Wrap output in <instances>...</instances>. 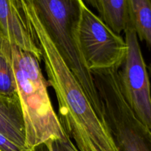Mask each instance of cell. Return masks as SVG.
I'll return each instance as SVG.
<instances>
[{"label": "cell", "instance_id": "1", "mask_svg": "<svg viewBox=\"0 0 151 151\" xmlns=\"http://www.w3.org/2000/svg\"><path fill=\"white\" fill-rule=\"evenodd\" d=\"M36 36L48 85L55 91L58 118L80 151H119L109 128L99 116L82 86L48 35L30 0H21Z\"/></svg>", "mask_w": 151, "mask_h": 151}, {"label": "cell", "instance_id": "13", "mask_svg": "<svg viewBox=\"0 0 151 151\" xmlns=\"http://www.w3.org/2000/svg\"><path fill=\"white\" fill-rule=\"evenodd\" d=\"M83 1L86 5L88 4V5L91 6L93 8L97 10V1H96V0H83Z\"/></svg>", "mask_w": 151, "mask_h": 151}, {"label": "cell", "instance_id": "9", "mask_svg": "<svg viewBox=\"0 0 151 151\" xmlns=\"http://www.w3.org/2000/svg\"><path fill=\"white\" fill-rule=\"evenodd\" d=\"M127 9L128 22L151 50V0H127Z\"/></svg>", "mask_w": 151, "mask_h": 151}, {"label": "cell", "instance_id": "15", "mask_svg": "<svg viewBox=\"0 0 151 151\" xmlns=\"http://www.w3.org/2000/svg\"><path fill=\"white\" fill-rule=\"evenodd\" d=\"M0 33H1V32H0Z\"/></svg>", "mask_w": 151, "mask_h": 151}, {"label": "cell", "instance_id": "5", "mask_svg": "<svg viewBox=\"0 0 151 151\" xmlns=\"http://www.w3.org/2000/svg\"><path fill=\"white\" fill-rule=\"evenodd\" d=\"M78 39L90 72L121 69L127 52L125 38L114 32L86 4L82 7Z\"/></svg>", "mask_w": 151, "mask_h": 151}, {"label": "cell", "instance_id": "14", "mask_svg": "<svg viewBox=\"0 0 151 151\" xmlns=\"http://www.w3.org/2000/svg\"><path fill=\"white\" fill-rule=\"evenodd\" d=\"M147 71H148V73H149V76L151 78V63L149 64V66H147Z\"/></svg>", "mask_w": 151, "mask_h": 151}, {"label": "cell", "instance_id": "4", "mask_svg": "<svg viewBox=\"0 0 151 151\" xmlns=\"http://www.w3.org/2000/svg\"><path fill=\"white\" fill-rule=\"evenodd\" d=\"M106 124L119 151H151V131L137 117L125 100L119 69L91 72Z\"/></svg>", "mask_w": 151, "mask_h": 151}, {"label": "cell", "instance_id": "8", "mask_svg": "<svg viewBox=\"0 0 151 151\" xmlns=\"http://www.w3.org/2000/svg\"><path fill=\"white\" fill-rule=\"evenodd\" d=\"M0 134L26 149L24 123L19 98L0 94Z\"/></svg>", "mask_w": 151, "mask_h": 151}, {"label": "cell", "instance_id": "2", "mask_svg": "<svg viewBox=\"0 0 151 151\" xmlns=\"http://www.w3.org/2000/svg\"><path fill=\"white\" fill-rule=\"evenodd\" d=\"M12 66L25 129V147L29 150L66 134L48 92L39 60L11 44Z\"/></svg>", "mask_w": 151, "mask_h": 151}, {"label": "cell", "instance_id": "10", "mask_svg": "<svg viewBox=\"0 0 151 151\" xmlns=\"http://www.w3.org/2000/svg\"><path fill=\"white\" fill-rule=\"evenodd\" d=\"M103 22L116 34L124 32L128 23L127 0H96Z\"/></svg>", "mask_w": 151, "mask_h": 151}, {"label": "cell", "instance_id": "11", "mask_svg": "<svg viewBox=\"0 0 151 151\" xmlns=\"http://www.w3.org/2000/svg\"><path fill=\"white\" fill-rule=\"evenodd\" d=\"M0 94L19 98L12 66L11 43L0 33Z\"/></svg>", "mask_w": 151, "mask_h": 151}, {"label": "cell", "instance_id": "6", "mask_svg": "<svg viewBox=\"0 0 151 151\" xmlns=\"http://www.w3.org/2000/svg\"><path fill=\"white\" fill-rule=\"evenodd\" d=\"M124 33L127 52L122 70L119 71L121 89L134 114L151 131V87L147 66L137 32L129 22Z\"/></svg>", "mask_w": 151, "mask_h": 151}, {"label": "cell", "instance_id": "12", "mask_svg": "<svg viewBox=\"0 0 151 151\" xmlns=\"http://www.w3.org/2000/svg\"><path fill=\"white\" fill-rule=\"evenodd\" d=\"M27 151H80L66 133L63 138L50 139Z\"/></svg>", "mask_w": 151, "mask_h": 151}, {"label": "cell", "instance_id": "7", "mask_svg": "<svg viewBox=\"0 0 151 151\" xmlns=\"http://www.w3.org/2000/svg\"><path fill=\"white\" fill-rule=\"evenodd\" d=\"M0 32L41 62L38 40L24 11L21 0H0Z\"/></svg>", "mask_w": 151, "mask_h": 151}, {"label": "cell", "instance_id": "3", "mask_svg": "<svg viewBox=\"0 0 151 151\" xmlns=\"http://www.w3.org/2000/svg\"><path fill=\"white\" fill-rule=\"evenodd\" d=\"M30 1L40 21L75 75L94 111L104 120L94 78L86 65L78 44V27L83 5L85 4L83 0Z\"/></svg>", "mask_w": 151, "mask_h": 151}]
</instances>
